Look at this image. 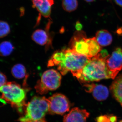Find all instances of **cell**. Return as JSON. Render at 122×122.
Listing matches in <instances>:
<instances>
[{"instance_id":"6da1fadb","label":"cell","mask_w":122,"mask_h":122,"mask_svg":"<svg viewBox=\"0 0 122 122\" xmlns=\"http://www.w3.org/2000/svg\"><path fill=\"white\" fill-rule=\"evenodd\" d=\"M91 58L68 48L55 52L49 61L48 66H57L63 75L69 71L74 75L81 70Z\"/></svg>"},{"instance_id":"7a4b0ae2","label":"cell","mask_w":122,"mask_h":122,"mask_svg":"<svg viewBox=\"0 0 122 122\" xmlns=\"http://www.w3.org/2000/svg\"><path fill=\"white\" fill-rule=\"evenodd\" d=\"M109 55L104 57L99 53L92 58L81 70L73 75L81 83H90L105 79L111 78L110 73L106 62V59Z\"/></svg>"},{"instance_id":"3957f363","label":"cell","mask_w":122,"mask_h":122,"mask_svg":"<svg viewBox=\"0 0 122 122\" xmlns=\"http://www.w3.org/2000/svg\"><path fill=\"white\" fill-rule=\"evenodd\" d=\"M26 90L15 82H7L0 87L2 93L1 100L16 108L20 113H22L25 107Z\"/></svg>"},{"instance_id":"277c9868","label":"cell","mask_w":122,"mask_h":122,"mask_svg":"<svg viewBox=\"0 0 122 122\" xmlns=\"http://www.w3.org/2000/svg\"><path fill=\"white\" fill-rule=\"evenodd\" d=\"M49 102L44 96H35L26 104L23 115L19 119L20 122H28L43 119L49 112Z\"/></svg>"},{"instance_id":"5b68a950","label":"cell","mask_w":122,"mask_h":122,"mask_svg":"<svg viewBox=\"0 0 122 122\" xmlns=\"http://www.w3.org/2000/svg\"><path fill=\"white\" fill-rule=\"evenodd\" d=\"M61 77L59 72L54 69L45 71L41 79L35 86L37 92L40 94L47 93L49 91L55 90L60 86Z\"/></svg>"},{"instance_id":"8992f818","label":"cell","mask_w":122,"mask_h":122,"mask_svg":"<svg viewBox=\"0 0 122 122\" xmlns=\"http://www.w3.org/2000/svg\"><path fill=\"white\" fill-rule=\"evenodd\" d=\"M50 114L62 115L69 110L70 103L68 98L62 94H54L49 98Z\"/></svg>"},{"instance_id":"52a82bcc","label":"cell","mask_w":122,"mask_h":122,"mask_svg":"<svg viewBox=\"0 0 122 122\" xmlns=\"http://www.w3.org/2000/svg\"><path fill=\"white\" fill-rule=\"evenodd\" d=\"M87 38L83 31H76L70 42V49L77 53L89 57V45L87 42Z\"/></svg>"},{"instance_id":"ba28073f","label":"cell","mask_w":122,"mask_h":122,"mask_svg":"<svg viewBox=\"0 0 122 122\" xmlns=\"http://www.w3.org/2000/svg\"><path fill=\"white\" fill-rule=\"evenodd\" d=\"M107 66L110 71L111 78L115 79L122 68V50L117 48L106 59Z\"/></svg>"},{"instance_id":"9c48e42d","label":"cell","mask_w":122,"mask_h":122,"mask_svg":"<svg viewBox=\"0 0 122 122\" xmlns=\"http://www.w3.org/2000/svg\"><path fill=\"white\" fill-rule=\"evenodd\" d=\"M89 115L86 110L75 107L64 116L63 122H86Z\"/></svg>"},{"instance_id":"30bf717a","label":"cell","mask_w":122,"mask_h":122,"mask_svg":"<svg viewBox=\"0 0 122 122\" xmlns=\"http://www.w3.org/2000/svg\"><path fill=\"white\" fill-rule=\"evenodd\" d=\"M33 7L37 10L41 15L45 18H50L53 0H32Z\"/></svg>"},{"instance_id":"8fae6325","label":"cell","mask_w":122,"mask_h":122,"mask_svg":"<svg viewBox=\"0 0 122 122\" xmlns=\"http://www.w3.org/2000/svg\"><path fill=\"white\" fill-rule=\"evenodd\" d=\"M110 89L114 98L122 107V74L115 79Z\"/></svg>"},{"instance_id":"7c38bea8","label":"cell","mask_w":122,"mask_h":122,"mask_svg":"<svg viewBox=\"0 0 122 122\" xmlns=\"http://www.w3.org/2000/svg\"><path fill=\"white\" fill-rule=\"evenodd\" d=\"M94 98L98 101H103L108 98L109 91L108 88L102 85L93 83L91 92Z\"/></svg>"},{"instance_id":"4fadbf2b","label":"cell","mask_w":122,"mask_h":122,"mask_svg":"<svg viewBox=\"0 0 122 122\" xmlns=\"http://www.w3.org/2000/svg\"><path fill=\"white\" fill-rule=\"evenodd\" d=\"M95 37L98 44L102 46H109L111 44L113 40L110 33L105 30H102L97 32Z\"/></svg>"},{"instance_id":"5bb4252c","label":"cell","mask_w":122,"mask_h":122,"mask_svg":"<svg viewBox=\"0 0 122 122\" xmlns=\"http://www.w3.org/2000/svg\"><path fill=\"white\" fill-rule=\"evenodd\" d=\"M32 39L37 44L44 45L49 42V36L46 30L38 29L33 33Z\"/></svg>"},{"instance_id":"9a60e30c","label":"cell","mask_w":122,"mask_h":122,"mask_svg":"<svg viewBox=\"0 0 122 122\" xmlns=\"http://www.w3.org/2000/svg\"><path fill=\"white\" fill-rule=\"evenodd\" d=\"M89 45V57L91 58L98 54L101 50V46L96 41L95 37L87 38Z\"/></svg>"},{"instance_id":"2e32d148","label":"cell","mask_w":122,"mask_h":122,"mask_svg":"<svg viewBox=\"0 0 122 122\" xmlns=\"http://www.w3.org/2000/svg\"><path fill=\"white\" fill-rule=\"evenodd\" d=\"M11 73L15 78L20 79L23 78L26 75V69L22 64H17L13 67Z\"/></svg>"},{"instance_id":"e0dca14e","label":"cell","mask_w":122,"mask_h":122,"mask_svg":"<svg viewBox=\"0 0 122 122\" xmlns=\"http://www.w3.org/2000/svg\"><path fill=\"white\" fill-rule=\"evenodd\" d=\"M62 6L65 11L71 12L76 10L78 2L77 0H62Z\"/></svg>"},{"instance_id":"ac0fdd59","label":"cell","mask_w":122,"mask_h":122,"mask_svg":"<svg viewBox=\"0 0 122 122\" xmlns=\"http://www.w3.org/2000/svg\"><path fill=\"white\" fill-rule=\"evenodd\" d=\"M14 47L11 42L8 41L3 42L0 46V55L2 56L10 55L13 51Z\"/></svg>"},{"instance_id":"d6986e66","label":"cell","mask_w":122,"mask_h":122,"mask_svg":"<svg viewBox=\"0 0 122 122\" xmlns=\"http://www.w3.org/2000/svg\"><path fill=\"white\" fill-rule=\"evenodd\" d=\"M0 37L2 38L7 36L10 33V27L7 22L4 21H0Z\"/></svg>"},{"instance_id":"ffe728a7","label":"cell","mask_w":122,"mask_h":122,"mask_svg":"<svg viewBox=\"0 0 122 122\" xmlns=\"http://www.w3.org/2000/svg\"><path fill=\"white\" fill-rule=\"evenodd\" d=\"M96 122H111L109 116L101 115L96 118Z\"/></svg>"},{"instance_id":"44dd1931","label":"cell","mask_w":122,"mask_h":122,"mask_svg":"<svg viewBox=\"0 0 122 122\" xmlns=\"http://www.w3.org/2000/svg\"><path fill=\"white\" fill-rule=\"evenodd\" d=\"M0 87L4 86L7 83V78L6 76L4 74L0 73Z\"/></svg>"},{"instance_id":"7402d4cb","label":"cell","mask_w":122,"mask_h":122,"mask_svg":"<svg viewBox=\"0 0 122 122\" xmlns=\"http://www.w3.org/2000/svg\"><path fill=\"white\" fill-rule=\"evenodd\" d=\"M75 28L77 30V31L81 30L82 28V25L79 21H77L75 25Z\"/></svg>"},{"instance_id":"603a6c76","label":"cell","mask_w":122,"mask_h":122,"mask_svg":"<svg viewBox=\"0 0 122 122\" xmlns=\"http://www.w3.org/2000/svg\"><path fill=\"white\" fill-rule=\"evenodd\" d=\"M111 122H116L117 121V117L114 115L109 116Z\"/></svg>"},{"instance_id":"cb8c5ba5","label":"cell","mask_w":122,"mask_h":122,"mask_svg":"<svg viewBox=\"0 0 122 122\" xmlns=\"http://www.w3.org/2000/svg\"><path fill=\"white\" fill-rule=\"evenodd\" d=\"M116 3L120 7H122V0H114Z\"/></svg>"},{"instance_id":"d4e9b609","label":"cell","mask_w":122,"mask_h":122,"mask_svg":"<svg viewBox=\"0 0 122 122\" xmlns=\"http://www.w3.org/2000/svg\"><path fill=\"white\" fill-rule=\"evenodd\" d=\"M28 122H46L45 119H41V120H36V121H30Z\"/></svg>"},{"instance_id":"484cf974","label":"cell","mask_w":122,"mask_h":122,"mask_svg":"<svg viewBox=\"0 0 122 122\" xmlns=\"http://www.w3.org/2000/svg\"><path fill=\"white\" fill-rule=\"evenodd\" d=\"M85 1L87 2H92L95 1V0H84Z\"/></svg>"},{"instance_id":"4316f807","label":"cell","mask_w":122,"mask_h":122,"mask_svg":"<svg viewBox=\"0 0 122 122\" xmlns=\"http://www.w3.org/2000/svg\"><path fill=\"white\" fill-rule=\"evenodd\" d=\"M122 122V120H121V121H120V122Z\"/></svg>"}]
</instances>
